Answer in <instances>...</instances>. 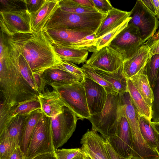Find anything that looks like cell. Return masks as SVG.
<instances>
[{
  "instance_id": "cell-1",
  "label": "cell",
  "mask_w": 159,
  "mask_h": 159,
  "mask_svg": "<svg viewBox=\"0 0 159 159\" xmlns=\"http://www.w3.org/2000/svg\"><path fill=\"white\" fill-rule=\"evenodd\" d=\"M2 55L0 56V91L2 103L9 107L38 96L22 75L20 70L19 52L8 38Z\"/></svg>"
},
{
  "instance_id": "cell-2",
  "label": "cell",
  "mask_w": 159,
  "mask_h": 159,
  "mask_svg": "<svg viewBox=\"0 0 159 159\" xmlns=\"http://www.w3.org/2000/svg\"><path fill=\"white\" fill-rule=\"evenodd\" d=\"M8 37L19 52L24 56L33 75L43 74L46 70L59 65L62 61L43 30Z\"/></svg>"
},
{
  "instance_id": "cell-3",
  "label": "cell",
  "mask_w": 159,
  "mask_h": 159,
  "mask_svg": "<svg viewBox=\"0 0 159 159\" xmlns=\"http://www.w3.org/2000/svg\"><path fill=\"white\" fill-rule=\"evenodd\" d=\"M106 15L100 12L72 13L63 11L59 7L47 22L43 30L64 28L95 33Z\"/></svg>"
},
{
  "instance_id": "cell-4",
  "label": "cell",
  "mask_w": 159,
  "mask_h": 159,
  "mask_svg": "<svg viewBox=\"0 0 159 159\" xmlns=\"http://www.w3.org/2000/svg\"><path fill=\"white\" fill-rule=\"evenodd\" d=\"M124 112L120 94H107L104 107L99 113L90 116L88 119L92 130L99 132L105 139L115 134L120 118Z\"/></svg>"
},
{
  "instance_id": "cell-5",
  "label": "cell",
  "mask_w": 159,
  "mask_h": 159,
  "mask_svg": "<svg viewBox=\"0 0 159 159\" xmlns=\"http://www.w3.org/2000/svg\"><path fill=\"white\" fill-rule=\"evenodd\" d=\"M50 85L59 93L66 107L74 113L79 120H88L90 118L85 90L81 82Z\"/></svg>"
},
{
  "instance_id": "cell-6",
  "label": "cell",
  "mask_w": 159,
  "mask_h": 159,
  "mask_svg": "<svg viewBox=\"0 0 159 159\" xmlns=\"http://www.w3.org/2000/svg\"><path fill=\"white\" fill-rule=\"evenodd\" d=\"M51 118L43 113L33 132L24 159H32L43 154L55 152Z\"/></svg>"
},
{
  "instance_id": "cell-7",
  "label": "cell",
  "mask_w": 159,
  "mask_h": 159,
  "mask_svg": "<svg viewBox=\"0 0 159 159\" xmlns=\"http://www.w3.org/2000/svg\"><path fill=\"white\" fill-rule=\"evenodd\" d=\"M125 61L121 52L108 45L93 52L85 64L94 69L113 73L123 67Z\"/></svg>"
},
{
  "instance_id": "cell-8",
  "label": "cell",
  "mask_w": 159,
  "mask_h": 159,
  "mask_svg": "<svg viewBox=\"0 0 159 159\" xmlns=\"http://www.w3.org/2000/svg\"><path fill=\"white\" fill-rule=\"evenodd\" d=\"M131 18L128 23L136 27L141 38L145 43L156 33L159 26V21L156 16L144 5L141 0H137L130 11Z\"/></svg>"
},
{
  "instance_id": "cell-9",
  "label": "cell",
  "mask_w": 159,
  "mask_h": 159,
  "mask_svg": "<svg viewBox=\"0 0 159 159\" xmlns=\"http://www.w3.org/2000/svg\"><path fill=\"white\" fill-rule=\"evenodd\" d=\"M79 119L65 107L64 112L51 118L53 143L55 150L66 143L75 131Z\"/></svg>"
},
{
  "instance_id": "cell-10",
  "label": "cell",
  "mask_w": 159,
  "mask_h": 159,
  "mask_svg": "<svg viewBox=\"0 0 159 159\" xmlns=\"http://www.w3.org/2000/svg\"><path fill=\"white\" fill-rule=\"evenodd\" d=\"M1 30L8 36L32 32L30 13L26 9L0 11Z\"/></svg>"
},
{
  "instance_id": "cell-11",
  "label": "cell",
  "mask_w": 159,
  "mask_h": 159,
  "mask_svg": "<svg viewBox=\"0 0 159 159\" xmlns=\"http://www.w3.org/2000/svg\"><path fill=\"white\" fill-rule=\"evenodd\" d=\"M144 43L141 38L138 29L133 25L128 23L109 45L121 52L123 55L125 61L132 57Z\"/></svg>"
},
{
  "instance_id": "cell-12",
  "label": "cell",
  "mask_w": 159,
  "mask_h": 159,
  "mask_svg": "<svg viewBox=\"0 0 159 159\" xmlns=\"http://www.w3.org/2000/svg\"><path fill=\"white\" fill-rule=\"evenodd\" d=\"M107 140L114 150L121 156L133 157V142L130 128L125 111L120 120L116 132Z\"/></svg>"
},
{
  "instance_id": "cell-13",
  "label": "cell",
  "mask_w": 159,
  "mask_h": 159,
  "mask_svg": "<svg viewBox=\"0 0 159 159\" xmlns=\"http://www.w3.org/2000/svg\"><path fill=\"white\" fill-rule=\"evenodd\" d=\"M81 83L84 89L90 116L99 113L103 109L107 100V93L106 90L85 75Z\"/></svg>"
},
{
  "instance_id": "cell-14",
  "label": "cell",
  "mask_w": 159,
  "mask_h": 159,
  "mask_svg": "<svg viewBox=\"0 0 159 159\" xmlns=\"http://www.w3.org/2000/svg\"><path fill=\"white\" fill-rule=\"evenodd\" d=\"M41 109L38 96L18 103L9 107L1 102L0 112V131L11 120L19 115H28Z\"/></svg>"
},
{
  "instance_id": "cell-15",
  "label": "cell",
  "mask_w": 159,
  "mask_h": 159,
  "mask_svg": "<svg viewBox=\"0 0 159 159\" xmlns=\"http://www.w3.org/2000/svg\"><path fill=\"white\" fill-rule=\"evenodd\" d=\"M105 141L97 132L88 129L81 139V149L89 159H111Z\"/></svg>"
},
{
  "instance_id": "cell-16",
  "label": "cell",
  "mask_w": 159,
  "mask_h": 159,
  "mask_svg": "<svg viewBox=\"0 0 159 159\" xmlns=\"http://www.w3.org/2000/svg\"><path fill=\"white\" fill-rule=\"evenodd\" d=\"M43 30L46 36L53 46L66 48H70L73 44L86 36L94 33L64 28Z\"/></svg>"
},
{
  "instance_id": "cell-17",
  "label": "cell",
  "mask_w": 159,
  "mask_h": 159,
  "mask_svg": "<svg viewBox=\"0 0 159 159\" xmlns=\"http://www.w3.org/2000/svg\"><path fill=\"white\" fill-rule=\"evenodd\" d=\"M150 57L149 49L144 44L132 57L125 61L123 72L126 78L130 79L139 73L145 71Z\"/></svg>"
},
{
  "instance_id": "cell-18",
  "label": "cell",
  "mask_w": 159,
  "mask_h": 159,
  "mask_svg": "<svg viewBox=\"0 0 159 159\" xmlns=\"http://www.w3.org/2000/svg\"><path fill=\"white\" fill-rule=\"evenodd\" d=\"M41 110L46 116L53 118L63 113L66 107L59 93L53 90L47 91L38 95Z\"/></svg>"
},
{
  "instance_id": "cell-19",
  "label": "cell",
  "mask_w": 159,
  "mask_h": 159,
  "mask_svg": "<svg viewBox=\"0 0 159 159\" xmlns=\"http://www.w3.org/2000/svg\"><path fill=\"white\" fill-rule=\"evenodd\" d=\"M60 0H45L36 12L30 13L31 26L33 32L43 30L45 25L59 7Z\"/></svg>"
},
{
  "instance_id": "cell-20",
  "label": "cell",
  "mask_w": 159,
  "mask_h": 159,
  "mask_svg": "<svg viewBox=\"0 0 159 159\" xmlns=\"http://www.w3.org/2000/svg\"><path fill=\"white\" fill-rule=\"evenodd\" d=\"M119 94L130 128L133 140L136 141L139 140L143 138L139 126V119L141 116L133 104L128 91Z\"/></svg>"
},
{
  "instance_id": "cell-21",
  "label": "cell",
  "mask_w": 159,
  "mask_h": 159,
  "mask_svg": "<svg viewBox=\"0 0 159 159\" xmlns=\"http://www.w3.org/2000/svg\"><path fill=\"white\" fill-rule=\"evenodd\" d=\"M130 11H123L114 7L106 15L96 32L98 39L102 37L116 28L129 17Z\"/></svg>"
},
{
  "instance_id": "cell-22",
  "label": "cell",
  "mask_w": 159,
  "mask_h": 159,
  "mask_svg": "<svg viewBox=\"0 0 159 159\" xmlns=\"http://www.w3.org/2000/svg\"><path fill=\"white\" fill-rule=\"evenodd\" d=\"M43 113L41 109L29 115L24 124L19 147L24 155L25 154L34 128Z\"/></svg>"
},
{
  "instance_id": "cell-23",
  "label": "cell",
  "mask_w": 159,
  "mask_h": 159,
  "mask_svg": "<svg viewBox=\"0 0 159 159\" xmlns=\"http://www.w3.org/2000/svg\"><path fill=\"white\" fill-rule=\"evenodd\" d=\"M43 80L46 84H67L81 82L76 77L68 72L53 67L48 69L43 73Z\"/></svg>"
},
{
  "instance_id": "cell-24",
  "label": "cell",
  "mask_w": 159,
  "mask_h": 159,
  "mask_svg": "<svg viewBox=\"0 0 159 159\" xmlns=\"http://www.w3.org/2000/svg\"><path fill=\"white\" fill-rule=\"evenodd\" d=\"M130 79L149 106L152 109L154 97L153 90L146 71L134 75Z\"/></svg>"
},
{
  "instance_id": "cell-25",
  "label": "cell",
  "mask_w": 159,
  "mask_h": 159,
  "mask_svg": "<svg viewBox=\"0 0 159 159\" xmlns=\"http://www.w3.org/2000/svg\"><path fill=\"white\" fill-rule=\"evenodd\" d=\"M128 92L132 101L141 116H143L150 121L152 117V109L140 94L135 85L130 79H127Z\"/></svg>"
},
{
  "instance_id": "cell-26",
  "label": "cell",
  "mask_w": 159,
  "mask_h": 159,
  "mask_svg": "<svg viewBox=\"0 0 159 159\" xmlns=\"http://www.w3.org/2000/svg\"><path fill=\"white\" fill-rule=\"evenodd\" d=\"M93 69L112 86L116 92L120 94L128 91L127 79L123 73V67L113 73Z\"/></svg>"
},
{
  "instance_id": "cell-27",
  "label": "cell",
  "mask_w": 159,
  "mask_h": 159,
  "mask_svg": "<svg viewBox=\"0 0 159 159\" xmlns=\"http://www.w3.org/2000/svg\"><path fill=\"white\" fill-rule=\"evenodd\" d=\"M28 115H19L13 118L0 131V133L5 131L17 147L19 146L23 128Z\"/></svg>"
},
{
  "instance_id": "cell-28",
  "label": "cell",
  "mask_w": 159,
  "mask_h": 159,
  "mask_svg": "<svg viewBox=\"0 0 159 159\" xmlns=\"http://www.w3.org/2000/svg\"><path fill=\"white\" fill-rule=\"evenodd\" d=\"M54 47L57 54L63 61L78 64L84 63L87 61L89 53L87 50Z\"/></svg>"
},
{
  "instance_id": "cell-29",
  "label": "cell",
  "mask_w": 159,
  "mask_h": 159,
  "mask_svg": "<svg viewBox=\"0 0 159 159\" xmlns=\"http://www.w3.org/2000/svg\"><path fill=\"white\" fill-rule=\"evenodd\" d=\"M150 121L145 117L141 116L139 121V128L142 135L147 144L152 149L156 151L158 134L152 126Z\"/></svg>"
},
{
  "instance_id": "cell-30",
  "label": "cell",
  "mask_w": 159,
  "mask_h": 159,
  "mask_svg": "<svg viewBox=\"0 0 159 159\" xmlns=\"http://www.w3.org/2000/svg\"><path fill=\"white\" fill-rule=\"evenodd\" d=\"M59 7L62 10L72 13L85 14L99 12L95 8L81 6L73 0H60Z\"/></svg>"
},
{
  "instance_id": "cell-31",
  "label": "cell",
  "mask_w": 159,
  "mask_h": 159,
  "mask_svg": "<svg viewBox=\"0 0 159 159\" xmlns=\"http://www.w3.org/2000/svg\"><path fill=\"white\" fill-rule=\"evenodd\" d=\"M16 147L5 131L0 133V159H9Z\"/></svg>"
},
{
  "instance_id": "cell-32",
  "label": "cell",
  "mask_w": 159,
  "mask_h": 159,
  "mask_svg": "<svg viewBox=\"0 0 159 159\" xmlns=\"http://www.w3.org/2000/svg\"><path fill=\"white\" fill-rule=\"evenodd\" d=\"M159 70V54L151 56L146 67V73L153 90Z\"/></svg>"
},
{
  "instance_id": "cell-33",
  "label": "cell",
  "mask_w": 159,
  "mask_h": 159,
  "mask_svg": "<svg viewBox=\"0 0 159 159\" xmlns=\"http://www.w3.org/2000/svg\"><path fill=\"white\" fill-rule=\"evenodd\" d=\"M81 68L83 70L86 77L103 87L107 94L116 92L114 90L112 86L93 69L85 64H84Z\"/></svg>"
},
{
  "instance_id": "cell-34",
  "label": "cell",
  "mask_w": 159,
  "mask_h": 159,
  "mask_svg": "<svg viewBox=\"0 0 159 159\" xmlns=\"http://www.w3.org/2000/svg\"><path fill=\"white\" fill-rule=\"evenodd\" d=\"M18 61L19 69L22 75L32 89L39 94L38 89L34 79L30 67L24 56L19 52Z\"/></svg>"
},
{
  "instance_id": "cell-35",
  "label": "cell",
  "mask_w": 159,
  "mask_h": 159,
  "mask_svg": "<svg viewBox=\"0 0 159 159\" xmlns=\"http://www.w3.org/2000/svg\"><path fill=\"white\" fill-rule=\"evenodd\" d=\"M131 19L129 17L122 24L115 28L101 38L98 39L97 45V50L109 45L112 40L128 25Z\"/></svg>"
},
{
  "instance_id": "cell-36",
  "label": "cell",
  "mask_w": 159,
  "mask_h": 159,
  "mask_svg": "<svg viewBox=\"0 0 159 159\" xmlns=\"http://www.w3.org/2000/svg\"><path fill=\"white\" fill-rule=\"evenodd\" d=\"M53 68L68 72L78 78L81 82L83 80L85 76V74L81 68L79 67L74 63L70 61L62 60L60 65Z\"/></svg>"
},
{
  "instance_id": "cell-37",
  "label": "cell",
  "mask_w": 159,
  "mask_h": 159,
  "mask_svg": "<svg viewBox=\"0 0 159 159\" xmlns=\"http://www.w3.org/2000/svg\"><path fill=\"white\" fill-rule=\"evenodd\" d=\"M0 11H12L26 9L25 0H0Z\"/></svg>"
},
{
  "instance_id": "cell-38",
  "label": "cell",
  "mask_w": 159,
  "mask_h": 159,
  "mask_svg": "<svg viewBox=\"0 0 159 159\" xmlns=\"http://www.w3.org/2000/svg\"><path fill=\"white\" fill-rule=\"evenodd\" d=\"M154 99L152 107L153 122H159V70L155 86L153 89Z\"/></svg>"
},
{
  "instance_id": "cell-39",
  "label": "cell",
  "mask_w": 159,
  "mask_h": 159,
  "mask_svg": "<svg viewBox=\"0 0 159 159\" xmlns=\"http://www.w3.org/2000/svg\"><path fill=\"white\" fill-rule=\"evenodd\" d=\"M82 152L81 148L57 149L55 151L57 159H72Z\"/></svg>"
},
{
  "instance_id": "cell-40",
  "label": "cell",
  "mask_w": 159,
  "mask_h": 159,
  "mask_svg": "<svg viewBox=\"0 0 159 159\" xmlns=\"http://www.w3.org/2000/svg\"><path fill=\"white\" fill-rule=\"evenodd\" d=\"M144 44L148 47L151 56L159 54V29Z\"/></svg>"
},
{
  "instance_id": "cell-41",
  "label": "cell",
  "mask_w": 159,
  "mask_h": 159,
  "mask_svg": "<svg viewBox=\"0 0 159 159\" xmlns=\"http://www.w3.org/2000/svg\"><path fill=\"white\" fill-rule=\"evenodd\" d=\"M95 8L100 13L107 15L114 7L108 0H92Z\"/></svg>"
},
{
  "instance_id": "cell-42",
  "label": "cell",
  "mask_w": 159,
  "mask_h": 159,
  "mask_svg": "<svg viewBox=\"0 0 159 159\" xmlns=\"http://www.w3.org/2000/svg\"><path fill=\"white\" fill-rule=\"evenodd\" d=\"M27 10L30 13L37 11L45 0H24Z\"/></svg>"
},
{
  "instance_id": "cell-43",
  "label": "cell",
  "mask_w": 159,
  "mask_h": 159,
  "mask_svg": "<svg viewBox=\"0 0 159 159\" xmlns=\"http://www.w3.org/2000/svg\"><path fill=\"white\" fill-rule=\"evenodd\" d=\"M104 144L111 159H131L123 157L118 153L113 148L107 140H105Z\"/></svg>"
},
{
  "instance_id": "cell-44",
  "label": "cell",
  "mask_w": 159,
  "mask_h": 159,
  "mask_svg": "<svg viewBox=\"0 0 159 159\" xmlns=\"http://www.w3.org/2000/svg\"><path fill=\"white\" fill-rule=\"evenodd\" d=\"M24 155L19 146L16 147L9 159H24Z\"/></svg>"
},
{
  "instance_id": "cell-45",
  "label": "cell",
  "mask_w": 159,
  "mask_h": 159,
  "mask_svg": "<svg viewBox=\"0 0 159 159\" xmlns=\"http://www.w3.org/2000/svg\"><path fill=\"white\" fill-rule=\"evenodd\" d=\"M76 2L83 7L95 8L94 3L92 0H73Z\"/></svg>"
},
{
  "instance_id": "cell-46",
  "label": "cell",
  "mask_w": 159,
  "mask_h": 159,
  "mask_svg": "<svg viewBox=\"0 0 159 159\" xmlns=\"http://www.w3.org/2000/svg\"><path fill=\"white\" fill-rule=\"evenodd\" d=\"M145 7L154 15L156 16L155 7L152 0H141Z\"/></svg>"
},
{
  "instance_id": "cell-47",
  "label": "cell",
  "mask_w": 159,
  "mask_h": 159,
  "mask_svg": "<svg viewBox=\"0 0 159 159\" xmlns=\"http://www.w3.org/2000/svg\"><path fill=\"white\" fill-rule=\"evenodd\" d=\"M32 159H57L54 152L48 153L37 156Z\"/></svg>"
},
{
  "instance_id": "cell-48",
  "label": "cell",
  "mask_w": 159,
  "mask_h": 159,
  "mask_svg": "<svg viewBox=\"0 0 159 159\" xmlns=\"http://www.w3.org/2000/svg\"><path fill=\"white\" fill-rule=\"evenodd\" d=\"M152 1L154 6L156 16L159 19V0H152Z\"/></svg>"
},
{
  "instance_id": "cell-49",
  "label": "cell",
  "mask_w": 159,
  "mask_h": 159,
  "mask_svg": "<svg viewBox=\"0 0 159 159\" xmlns=\"http://www.w3.org/2000/svg\"><path fill=\"white\" fill-rule=\"evenodd\" d=\"M150 123L155 131L159 134V122H153L151 121Z\"/></svg>"
},
{
  "instance_id": "cell-50",
  "label": "cell",
  "mask_w": 159,
  "mask_h": 159,
  "mask_svg": "<svg viewBox=\"0 0 159 159\" xmlns=\"http://www.w3.org/2000/svg\"><path fill=\"white\" fill-rule=\"evenodd\" d=\"M72 159H89L85 154L83 152L78 155Z\"/></svg>"
},
{
  "instance_id": "cell-51",
  "label": "cell",
  "mask_w": 159,
  "mask_h": 159,
  "mask_svg": "<svg viewBox=\"0 0 159 159\" xmlns=\"http://www.w3.org/2000/svg\"><path fill=\"white\" fill-rule=\"evenodd\" d=\"M158 145L156 150L158 155L159 156V134H158Z\"/></svg>"
},
{
  "instance_id": "cell-52",
  "label": "cell",
  "mask_w": 159,
  "mask_h": 159,
  "mask_svg": "<svg viewBox=\"0 0 159 159\" xmlns=\"http://www.w3.org/2000/svg\"><path fill=\"white\" fill-rule=\"evenodd\" d=\"M131 159H134V158H131Z\"/></svg>"
}]
</instances>
